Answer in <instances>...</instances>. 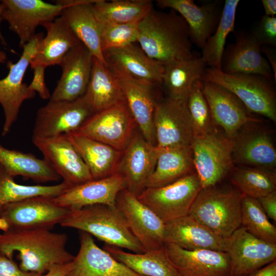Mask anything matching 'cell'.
<instances>
[{"label":"cell","mask_w":276,"mask_h":276,"mask_svg":"<svg viewBox=\"0 0 276 276\" xmlns=\"http://www.w3.org/2000/svg\"><path fill=\"white\" fill-rule=\"evenodd\" d=\"M84 96L94 112L125 102L116 76L107 65L94 57L90 79Z\"/></svg>","instance_id":"1f68e13d"},{"label":"cell","mask_w":276,"mask_h":276,"mask_svg":"<svg viewBox=\"0 0 276 276\" xmlns=\"http://www.w3.org/2000/svg\"><path fill=\"white\" fill-rule=\"evenodd\" d=\"M232 172L231 181L244 196L258 199L275 190L273 170L243 166Z\"/></svg>","instance_id":"f35d334b"},{"label":"cell","mask_w":276,"mask_h":276,"mask_svg":"<svg viewBox=\"0 0 276 276\" xmlns=\"http://www.w3.org/2000/svg\"><path fill=\"white\" fill-rule=\"evenodd\" d=\"M113 73L120 82L125 102L139 130L147 142L155 145L153 118L157 102L152 94L155 87L121 73Z\"/></svg>","instance_id":"4316f807"},{"label":"cell","mask_w":276,"mask_h":276,"mask_svg":"<svg viewBox=\"0 0 276 276\" xmlns=\"http://www.w3.org/2000/svg\"><path fill=\"white\" fill-rule=\"evenodd\" d=\"M42 33L36 34L26 44L22 53L17 62L9 61L7 76L0 80V104L5 116L2 135H6L16 121L20 107L27 100L33 98L36 93L23 83L24 75L37 51L40 41L43 37Z\"/></svg>","instance_id":"ba28073f"},{"label":"cell","mask_w":276,"mask_h":276,"mask_svg":"<svg viewBox=\"0 0 276 276\" xmlns=\"http://www.w3.org/2000/svg\"><path fill=\"white\" fill-rule=\"evenodd\" d=\"M247 276H276V261L254 271Z\"/></svg>","instance_id":"681fc988"},{"label":"cell","mask_w":276,"mask_h":276,"mask_svg":"<svg viewBox=\"0 0 276 276\" xmlns=\"http://www.w3.org/2000/svg\"><path fill=\"white\" fill-rule=\"evenodd\" d=\"M93 60L90 52L82 43L72 49L60 64L61 76L50 101L71 102L83 96L90 79Z\"/></svg>","instance_id":"ffe728a7"},{"label":"cell","mask_w":276,"mask_h":276,"mask_svg":"<svg viewBox=\"0 0 276 276\" xmlns=\"http://www.w3.org/2000/svg\"><path fill=\"white\" fill-rule=\"evenodd\" d=\"M72 262L64 265L55 266L42 276H66L71 268Z\"/></svg>","instance_id":"f907efd6"},{"label":"cell","mask_w":276,"mask_h":276,"mask_svg":"<svg viewBox=\"0 0 276 276\" xmlns=\"http://www.w3.org/2000/svg\"><path fill=\"white\" fill-rule=\"evenodd\" d=\"M139 30L140 48L164 65L195 56L188 25L173 10L165 12L153 8L139 22Z\"/></svg>","instance_id":"7a4b0ae2"},{"label":"cell","mask_w":276,"mask_h":276,"mask_svg":"<svg viewBox=\"0 0 276 276\" xmlns=\"http://www.w3.org/2000/svg\"><path fill=\"white\" fill-rule=\"evenodd\" d=\"M243 196L237 189L216 186L202 188L188 215L219 237L227 239L241 226Z\"/></svg>","instance_id":"277c9868"},{"label":"cell","mask_w":276,"mask_h":276,"mask_svg":"<svg viewBox=\"0 0 276 276\" xmlns=\"http://www.w3.org/2000/svg\"><path fill=\"white\" fill-rule=\"evenodd\" d=\"M7 54L0 49V64L5 63L7 61Z\"/></svg>","instance_id":"11a10c76"},{"label":"cell","mask_w":276,"mask_h":276,"mask_svg":"<svg viewBox=\"0 0 276 276\" xmlns=\"http://www.w3.org/2000/svg\"><path fill=\"white\" fill-rule=\"evenodd\" d=\"M42 275L38 273L22 270L13 259H10L0 254V276Z\"/></svg>","instance_id":"bcb514c9"},{"label":"cell","mask_w":276,"mask_h":276,"mask_svg":"<svg viewBox=\"0 0 276 276\" xmlns=\"http://www.w3.org/2000/svg\"><path fill=\"white\" fill-rule=\"evenodd\" d=\"M233 141L217 129L196 136L191 144L193 167L202 188L213 187L233 170Z\"/></svg>","instance_id":"8992f818"},{"label":"cell","mask_w":276,"mask_h":276,"mask_svg":"<svg viewBox=\"0 0 276 276\" xmlns=\"http://www.w3.org/2000/svg\"><path fill=\"white\" fill-rule=\"evenodd\" d=\"M0 164L13 177L21 176L41 183L57 181L61 178L45 159L31 153L7 149L1 144Z\"/></svg>","instance_id":"d590c367"},{"label":"cell","mask_w":276,"mask_h":276,"mask_svg":"<svg viewBox=\"0 0 276 276\" xmlns=\"http://www.w3.org/2000/svg\"><path fill=\"white\" fill-rule=\"evenodd\" d=\"M267 217L276 221V191L257 199Z\"/></svg>","instance_id":"7dc6e473"},{"label":"cell","mask_w":276,"mask_h":276,"mask_svg":"<svg viewBox=\"0 0 276 276\" xmlns=\"http://www.w3.org/2000/svg\"><path fill=\"white\" fill-rule=\"evenodd\" d=\"M71 209L61 206L52 197L39 196L19 201L0 204V217L9 229L51 230L68 215Z\"/></svg>","instance_id":"30bf717a"},{"label":"cell","mask_w":276,"mask_h":276,"mask_svg":"<svg viewBox=\"0 0 276 276\" xmlns=\"http://www.w3.org/2000/svg\"><path fill=\"white\" fill-rule=\"evenodd\" d=\"M94 113L84 95L71 102L49 101L37 111L32 139L75 132Z\"/></svg>","instance_id":"8fae6325"},{"label":"cell","mask_w":276,"mask_h":276,"mask_svg":"<svg viewBox=\"0 0 276 276\" xmlns=\"http://www.w3.org/2000/svg\"><path fill=\"white\" fill-rule=\"evenodd\" d=\"M221 71L229 74L259 75L274 80L272 71L263 55L261 45L251 33L242 31L236 35L235 42L224 49Z\"/></svg>","instance_id":"7402d4cb"},{"label":"cell","mask_w":276,"mask_h":276,"mask_svg":"<svg viewBox=\"0 0 276 276\" xmlns=\"http://www.w3.org/2000/svg\"><path fill=\"white\" fill-rule=\"evenodd\" d=\"M161 9H169L178 13L187 23L192 43L202 49L219 22L222 9L215 1L198 6L193 0H158Z\"/></svg>","instance_id":"d4e9b609"},{"label":"cell","mask_w":276,"mask_h":276,"mask_svg":"<svg viewBox=\"0 0 276 276\" xmlns=\"http://www.w3.org/2000/svg\"><path fill=\"white\" fill-rule=\"evenodd\" d=\"M100 25L139 23L153 8L149 0H97L92 4Z\"/></svg>","instance_id":"8d00e7d4"},{"label":"cell","mask_w":276,"mask_h":276,"mask_svg":"<svg viewBox=\"0 0 276 276\" xmlns=\"http://www.w3.org/2000/svg\"><path fill=\"white\" fill-rule=\"evenodd\" d=\"M136 127L124 102L94 112L75 132L123 152Z\"/></svg>","instance_id":"9c48e42d"},{"label":"cell","mask_w":276,"mask_h":276,"mask_svg":"<svg viewBox=\"0 0 276 276\" xmlns=\"http://www.w3.org/2000/svg\"><path fill=\"white\" fill-rule=\"evenodd\" d=\"M153 124L155 145L158 148L191 146L194 134L186 100L167 97L157 102Z\"/></svg>","instance_id":"4fadbf2b"},{"label":"cell","mask_w":276,"mask_h":276,"mask_svg":"<svg viewBox=\"0 0 276 276\" xmlns=\"http://www.w3.org/2000/svg\"><path fill=\"white\" fill-rule=\"evenodd\" d=\"M70 187L64 182L51 186L23 185L16 183L0 164V204L19 201L30 198L43 196L54 198Z\"/></svg>","instance_id":"ab89813d"},{"label":"cell","mask_w":276,"mask_h":276,"mask_svg":"<svg viewBox=\"0 0 276 276\" xmlns=\"http://www.w3.org/2000/svg\"><path fill=\"white\" fill-rule=\"evenodd\" d=\"M232 140L234 163L273 170L276 150L271 137L266 131L243 130Z\"/></svg>","instance_id":"f1b7e54d"},{"label":"cell","mask_w":276,"mask_h":276,"mask_svg":"<svg viewBox=\"0 0 276 276\" xmlns=\"http://www.w3.org/2000/svg\"><path fill=\"white\" fill-rule=\"evenodd\" d=\"M193 167L191 146L160 149L154 171L147 188H157L172 183L191 172Z\"/></svg>","instance_id":"836d02e7"},{"label":"cell","mask_w":276,"mask_h":276,"mask_svg":"<svg viewBox=\"0 0 276 276\" xmlns=\"http://www.w3.org/2000/svg\"><path fill=\"white\" fill-rule=\"evenodd\" d=\"M159 152V148L135 129L122 152L117 170L124 178L126 189L138 196L146 188Z\"/></svg>","instance_id":"2e32d148"},{"label":"cell","mask_w":276,"mask_h":276,"mask_svg":"<svg viewBox=\"0 0 276 276\" xmlns=\"http://www.w3.org/2000/svg\"><path fill=\"white\" fill-rule=\"evenodd\" d=\"M60 225L87 233L106 245L126 248L134 253L146 251L116 205L95 204L71 210Z\"/></svg>","instance_id":"3957f363"},{"label":"cell","mask_w":276,"mask_h":276,"mask_svg":"<svg viewBox=\"0 0 276 276\" xmlns=\"http://www.w3.org/2000/svg\"><path fill=\"white\" fill-rule=\"evenodd\" d=\"M97 0L58 1L65 7L62 16L75 35L89 50L93 57L106 65L101 43V26L92 4Z\"/></svg>","instance_id":"484cf974"},{"label":"cell","mask_w":276,"mask_h":276,"mask_svg":"<svg viewBox=\"0 0 276 276\" xmlns=\"http://www.w3.org/2000/svg\"><path fill=\"white\" fill-rule=\"evenodd\" d=\"M239 2V0L225 1L216 30L202 49L201 56L211 68L221 70L226 38L234 30L236 13Z\"/></svg>","instance_id":"74e56055"},{"label":"cell","mask_w":276,"mask_h":276,"mask_svg":"<svg viewBox=\"0 0 276 276\" xmlns=\"http://www.w3.org/2000/svg\"><path fill=\"white\" fill-rule=\"evenodd\" d=\"M201 80L224 87L251 112L275 122L276 94L273 79L259 75L229 74L209 67L204 70Z\"/></svg>","instance_id":"5b68a950"},{"label":"cell","mask_w":276,"mask_h":276,"mask_svg":"<svg viewBox=\"0 0 276 276\" xmlns=\"http://www.w3.org/2000/svg\"><path fill=\"white\" fill-rule=\"evenodd\" d=\"M164 242L183 249L226 252V239L219 237L188 215L165 222Z\"/></svg>","instance_id":"83f0119b"},{"label":"cell","mask_w":276,"mask_h":276,"mask_svg":"<svg viewBox=\"0 0 276 276\" xmlns=\"http://www.w3.org/2000/svg\"><path fill=\"white\" fill-rule=\"evenodd\" d=\"M125 188L123 177L117 172L105 178L70 187L52 200L57 204L71 210L95 204L116 205L119 193Z\"/></svg>","instance_id":"cb8c5ba5"},{"label":"cell","mask_w":276,"mask_h":276,"mask_svg":"<svg viewBox=\"0 0 276 276\" xmlns=\"http://www.w3.org/2000/svg\"><path fill=\"white\" fill-rule=\"evenodd\" d=\"M261 2L264 10V15L268 16H274L276 14V1L262 0Z\"/></svg>","instance_id":"816d5d0a"},{"label":"cell","mask_w":276,"mask_h":276,"mask_svg":"<svg viewBox=\"0 0 276 276\" xmlns=\"http://www.w3.org/2000/svg\"><path fill=\"white\" fill-rule=\"evenodd\" d=\"M186 102L192 122L194 136L205 135L217 130L202 91L201 80L196 82L187 98Z\"/></svg>","instance_id":"b9f144b4"},{"label":"cell","mask_w":276,"mask_h":276,"mask_svg":"<svg viewBox=\"0 0 276 276\" xmlns=\"http://www.w3.org/2000/svg\"><path fill=\"white\" fill-rule=\"evenodd\" d=\"M9 228L8 222L4 218L0 217V229L4 232H6L9 229Z\"/></svg>","instance_id":"f5cc1de1"},{"label":"cell","mask_w":276,"mask_h":276,"mask_svg":"<svg viewBox=\"0 0 276 276\" xmlns=\"http://www.w3.org/2000/svg\"><path fill=\"white\" fill-rule=\"evenodd\" d=\"M43 27L47 30V34L40 41L36 53L30 64L31 68L37 65L46 67L60 65L67 53L80 43L61 16Z\"/></svg>","instance_id":"f546056e"},{"label":"cell","mask_w":276,"mask_h":276,"mask_svg":"<svg viewBox=\"0 0 276 276\" xmlns=\"http://www.w3.org/2000/svg\"><path fill=\"white\" fill-rule=\"evenodd\" d=\"M47 67L42 65L35 66L33 70V77L28 87L31 90L38 93L42 99H48L51 97L50 91L44 80V71Z\"/></svg>","instance_id":"f6af8a7d"},{"label":"cell","mask_w":276,"mask_h":276,"mask_svg":"<svg viewBox=\"0 0 276 276\" xmlns=\"http://www.w3.org/2000/svg\"><path fill=\"white\" fill-rule=\"evenodd\" d=\"M4 6L1 3H0V41L2 43H3L4 45H6V42L2 35V33L1 32V23L2 20V14Z\"/></svg>","instance_id":"db71d44e"},{"label":"cell","mask_w":276,"mask_h":276,"mask_svg":"<svg viewBox=\"0 0 276 276\" xmlns=\"http://www.w3.org/2000/svg\"><path fill=\"white\" fill-rule=\"evenodd\" d=\"M101 26V43L103 51L119 48L137 42L139 23L104 25Z\"/></svg>","instance_id":"7bdbcfd3"},{"label":"cell","mask_w":276,"mask_h":276,"mask_svg":"<svg viewBox=\"0 0 276 276\" xmlns=\"http://www.w3.org/2000/svg\"><path fill=\"white\" fill-rule=\"evenodd\" d=\"M231 276H247L275 261L276 244L267 243L240 227L226 239Z\"/></svg>","instance_id":"ac0fdd59"},{"label":"cell","mask_w":276,"mask_h":276,"mask_svg":"<svg viewBox=\"0 0 276 276\" xmlns=\"http://www.w3.org/2000/svg\"><path fill=\"white\" fill-rule=\"evenodd\" d=\"M165 253L180 276H231L226 252L209 249L190 250L165 243Z\"/></svg>","instance_id":"d6986e66"},{"label":"cell","mask_w":276,"mask_h":276,"mask_svg":"<svg viewBox=\"0 0 276 276\" xmlns=\"http://www.w3.org/2000/svg\"><path fill=\"white\" fill-rule=\"evenodd\" d=\"M32 140L43 159L70 187L93 180L88 167L66 134Z\"/></svg>","instance_id":"e0dca14e"},{"label":"cell","mask_w":276,"mask_h":276,"mask_svg":"<svg viewBox=\"0 0 276 276\" xmlns=\"http://www.w3.org/2000/svg\"><path fill=\"white\" fill-rule=\"evenodd\" d=\"M1 234H0V238H1Z\"/></svg>","instance_id":"9f6ffc18"},{"label":"cell","mask_w":276,"mask_h":276,"mask_svg":"<svg viewBox=\"0 0 276 276\" xmlns=\"http://www.w3.org/2000/svg\"><path fill=\"white\" fill-rule=\"evenodd\" d=\"M206 63L201 56L164 65L162 87L167 97L186 100L196 81L201 80Z\"/></svg>","instance_id":"d6a6232c"},{"label":"cell","mask_w":276,"mask_h":276,"mask_svg":"<svg viewBox=\"0 0 276 276\" xmlns=\"http://www.w3.org/2000/svg\"><path fill=\"white\" fill-rule=\"evenodd\" d=\"M116 204L146 251L163 248L165 223L137 196L125 188L119 193Z\"/></svg>","instance_id":"5bb4252c"},{"label":"cell","mask_w":276,"mask_h":276,"mask_svg":"<svg viewBox=\"0 0 276 276\" xmlns=\"http://www.w3.org/2000/svg\"><path fill=\"white\" fill-rule=\"evenodd\" d=\"M261 50L263 54L265 55L266 59L268 62L272 71L274 80L276 81V52L275 47L261 46Z\"/></svg>","instance_id":"c3c4849f"},{"label":"cell","mask_w":276,"mask_h":276,"mask_svg":"<svg viewBox=\"0 0 276 276\" xmlns=\"http://www.w3.org/2000/svg\"><path fill=\"white\" fill-rule=\"evenodd\" d=\"M261 46H276V17L264 15L251 33Z\"/></svg>","instance_id":"ee69618b"},{"label":"cell","mask_w":276,"mask_h":276,"mask_svg":"<svg viewBox=\"0 0 276 276\" xmlns=\"http://www.w3.org/2000/svg\"><path fill=\"white\" fill-rule=\"evenodd\" d=\"M67 240L66 234L47 229H9L1 234L0 254L13 259L17 252L21 269L43 275L73 260L66 248Z\"/></svg>","instance_id":"6da1fadb"},{"label":"cell","mask_w":276,"mask_h":276,"mask_svg":"<svg viewBox=\"0 0 276 276\" xmlns=\"http://www.w3.org/2000/svg\"><path fill=\"white\" fill-rule=\"evenodd\" d=\"M66 135L88 167L93 179L105 178L117 172L122 151L76 132Z\"/></svg>","instance_id":"4dcf8cb0"},{"label":"cell","mask_w":276,"mask_h":276,"mask_svg":"<svg viewBox=\"0 0 276 276\" xmlns=\"http://www.w3.org/2000/svg\"><path fill=\"white\" fill-rule=\"evenodd\" d=\"M201 82L213 121L228 138L232 139L249 125L261 123L230 91L210 81L201 80Z\"/></svg>","instance_id":"9a60e30c"},{"label":"cell","mask_w":276,"mask_h":276,"mask_svg":"<svg viewBox=\"0 0 276 276\" xmlns=\"http://www.w3.org/2000/svg\"><path fill=\"white\" fill-rule=\"evenodd\" d=\"M115 259L142 276H180L168 258L164 247L143 253H130L109 245L103 248Z\"/></svg>","instance_id":"e575fe53"},{"label":"cell","mask_w":276,"mask_h":276,"mask_svg":"<svg viewBox=\"0 0 276 276\" xmlns=\"http://www.w3.org/2000/svg\"><path fill=\"white\" fill-rule=\"evenodd\" d=\"M241 226L255 237L267 243L276 244V227L270 222L257 199L243 196Z\"/></svg>","instance_id":"60d3db41"},{"label":"cell","mask_w":276,"mask_h":276,"mask_svg":"<svg viewBox=\"0 0 276 276\" xmlns=\"http://www.w3.org/2000/svg\"><path fill=\"white\" fill-rule=\"evenodd\" d=\"M201 189L196 173L191 172L163 187L147 188L137 198L165 223L188 215Z\"/></svg>","instance_id":"52a82bcc"},{"label":"cell","mask_w":276,"mask_h":276,"mask_svg":"<svg viewBox=\"0 0 276 276\" xmlns=\"http://www.w3.org/2000/svg\"><path fill=\"white\" fill-rule=\"evenodd\" d=\"M107 66L121 73L154 87H162L164 64L149 56L139 45L132 43L103 52Z\"/></svg>","instance_id":"44dd1931"},{"label":"cell","mask_w":276,"mask_h":276,"mask_svg":"<svg viewBox=\"0 0 276 276\" xmlns=\"http://www.w3.org/2000/svg\"><path fill=\"white\" fill-rule=\"evenodd\" d=\"M80 248L66 276H142L100 248L90 234L80 232Z\"/></svg>","instance_id":"603a6c76"},{"label":"cell","mask_w":276,"mask_h":276,"mask_svg":"<svg viewBox=\"0 0 276 276\" xmlns=\"http://www.w3.org/2000/svg\"><path fill=\"white\" fill-rule=\"evenodd\" d=\"M2 20L19 38L23 48L34 36L39 26L53 21L60 16L65 6L56 2L51 4L41 0H2Z\"/></svg>","instance_id":"7c38bea8"}]
</instances>
